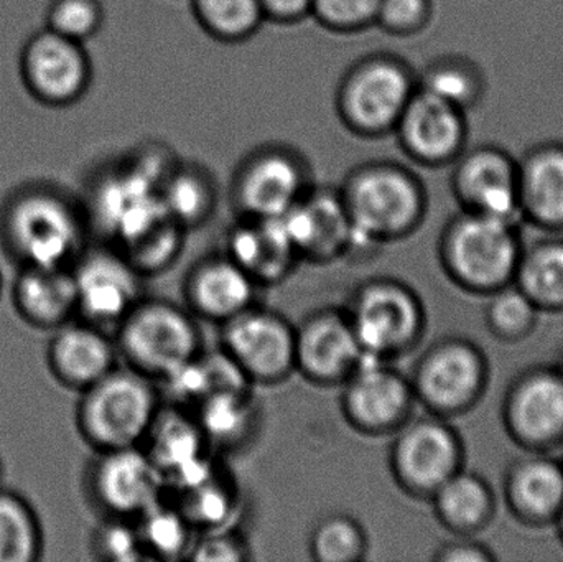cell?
Instances as JSON below:
<instances>
[{
    "instance_id": "obj_1",
    "label": "cell",
    "mask_w": 563,
    "mask_h": 562,
    "mask_svg": "<svg viewBox=\"0 0 563 562\" xmlns=\"http://www.w3.org/2000/svg\"><path fill=\"white\" fill-rule=\"evenodd\" d=\"M340 197L353 227L354 247L402 240L426 213L422 184L399 165L357 168L344 181Z\"/></svg>"
},
{
    "instance_id": "obj_2",
    "label": "cell",
    "mask_w": 563,
    "mask_h": 562,
    "mask_svg": "<svg viewBox=\"0 0 563 562\" xmlns=\"http://www.w3.org/2000/svg\"><path fill=\"white\" fill-rule=\"evenodd\" d=\"M115 345L125 366L155 383L207 349L197 317L158 297H144L119 323Z\"/></svg>"
},
{
    "instance_id": "obj_3",
    "label": "cell",
    "mask_w": 563,
    "mask_h": 562,
    "mask_svg": "<svg viewBox=\"0 0 563 562\" xmlns=\"http://www.w3.org/2000/svg\"><path fill=\"white\" fill-rule=\"evenodd\" d=\"M162 405L157 383L122 366L86 388L79 422L88 441L101 452L139 448Z\"/></svg>"
},
{
    "instance_id": "obj_4",
    "label": "cell",
    "mask_w": 563,
    "mask_h": 562,
    "mask_svg": "<svg viewBox=\"0 0 563 562\" xmlns=\"http://www.w3.org/2000/svg\"><path fill=\"white\" fill-rule=\"evenodd\" d=\"M344 310L366 359L393 362L409 352L422 332L419 297L394 277H373L357 284Z\"/></svg>"
},
{
    "instance_id": "obj_5",
    "label": "cell",
    "mask_w": 563,
    "mask_h": 562,
    "mask_svg": "<svg viewBox=\"0 0 563 562\" xmlns=\"http://www.w3.org/2000/svg\"><path fill=\"white\" fill-rule=\"evenodd\" d=\"M220 329V349L254 386L295 375V326L277 310L260 302Z\"/></svg>"
},
{
    "instance_id": "obj_6",
    "label": "cell",
    "mask_w": 563,
    "mask_h": 562,
    "mask_svg": "<svg viewBox=\"0 0 563 562\" xmlns=\"http://www.w3.org/2000/svg\"><path fill=\"white\" fill-rule=\"evenodd\" d=\"M419 81L404 63L373 58L347 73L340 91L344 122L361 134L393 131L406 111Z\"/></svg>"
},
{
    "instance_id": "obj_7",
    "label": "cell",
    "mask_w": 563,
    "mask_h": 562,
    "mask_svg": "<svg viewBox=\"0 0 563 562\" xmlns=\"http://www.w3.org/2000/svg\"><path fill=\"white\" fill-rule=\"evenodd\" d=\"M340 388L341 415L357 434L394 436L410 421L416 395L410 379L393 368L390 362L364 360Z\"/></svg>"
},
{
    "instance_id": "obj_8",
    "label": "cell",
    "mask_w": 563,
    "mask_h": 562,
    "mask_svg": "<svg viewBox=\"0 0 563 562\" xmlns=\"http://www.w3.org/2000/svg\"><path fill=\"white\" fill-rule=\"evenodd\" d=\"M364 360L344 307H321L295 326V375L311 385L341 386Z\"/></svg>"
},
{
    "instance_id": "obj_9",
    "label": "cell",
    "mask_w": 563,
    "mask_h": 562,
    "mask_svg": "<svg viewBox=\"0 0 563 562\" xmlns=\"http://www.w3.org/2000/svg\"><path fill=\"white\" fill-rule=\"evenodd\" d=\"M445 257L452 273L466 284L505 283L518 261L512 221L468 211L446 233Z\"/></svg>"
},
{
    "instance_id": "obj_10",
    "label": "cell",
    "mask_w": 563,
    "mask_h": 562,
    "mask_svg": "<svg viewBox=\"0 0 563 562\" xmlns=\"http://www.w3.org/2000/svg\"><path fill=\"white\" fill-rule=\"evenodd\" d=\"M459 444L442 422L409 421L394 434L389 469L397 487L412 497L433 495L455 475Z\"/></svg>"
},
{
    "instance_id": "obj_11",
    "label": "cell",
    "mask_w": 563,
    "mask_h": 562,
    "mask_svg": "<svg viewBox=\"0 0 563 562\" xmlns=\"http://www.w3.org/2000/svg\"><path fill=\"white\" fill-rule=\"evenodd\" d=\"M453 191L468 211L515 221L519 203L518 158L501 145L466 147L453 162Z\"/></svg>"
},
{
    "instance_id": "obj_12",
    "label": "cell",
    "mask_w": 563,
    "mask_h": 562,
    "mask_svg": "<svg viewBox=\"0 0 563 562\" xmlns=\"http://www.w3.org/2000/svg\"><path fill=\"white\" fill-rule=\"evenodd\" d=\"M141 448L164 475L168 494L197 484L221 462L194 415L168 405H162Z\"/></svg>"
},
{
    "instance_id": "obj_13",
    "label": "cell",
    "mask_w": 563,
    "mask_h": 562,
    "mask_svg": "<svg viewBox=\"0 0 563 562\" xmlns=\"http://www.w3.org/2000/svg\"><path fill=\"white\" fill-rule=\"evenodd\" d=\"M75 277L78 309L92 326L119 327L144 299V277L115 247L92 251L79 263Z\"/></svg>"
},
{
    "instance_id": "obj_14",
    "label": "cell",
    "mask_w": 563,
    "mask_h": 562,
    "mask_svg": "<svg viewBox=\"0 0 563 562\" xmlns=\"http://www.w3.org/2000/svg\"><path fill=\"white\" fill-rule=\"evenodd\" d=\"M280 220L300 263L333 264L354 250V231L340 190L310 188Z\"/></svg>"
},
{
    "instance_id": "obj_15",
    "label": "cell",
    "mask_w": 563,
    "mask_h": 562,
    "mask_svg": "<svg viewBox=\"0 0 563 562\" xmlns=\"http://www.w3.org/2000/svg\"><path fill=\"white\" fill-rule=\"evenodd\" d=\"M92 492L111 518L135 521L168 488L157 465L139 445L101 452L92 469Z\"/></svg>"
},
{
    "instance_id": "obj_16",
    "label": "cell",
    "mask_w": 563,
    "mask_h": 562,
    "mask_svg": "<svg viewBox=\"0 0 563 562\" xmlns=\"http://www.w3.org/2000/svg\"><path fill=\"white\" fill-rule=\"evenodd\" d=\"M13 246L32 267H65L81 241L78 218L58 198L32 195L10 217Z\"/></svg>"
},
{
    "instance_id": "obj_17",
    "label": "cell",
    "mask_w": 563,
    "mask_h": 562,
    "mask_svg": "<svg viewBox=\"0 0 563 562\" xmlns=\"http://www.w3.org/2000/svg\"><path fill=\"white\" fill-rule=\"evenodd\" d=\"M468 112L417 89L396 129L407 154L429 167L450 165L468 142Z\"/></svg>"
},
{
    "instance_id": "obj_18",
    "label": "cell",
    "mask_w": 563,
    "mask_h": 562,
    "mask_svg": "<svg viewBox=\"0 0 563 562\" xmlns=\"http://www.w3.org/2000/svg\"><path fill=\"white\" fill-rule=\"evenodd\" d=\"M303 167L285 152L251 157L234 178L233 205L238 218H280L310 190Z\"/></svg>"
},
{
    "instance_id": "obj_19",
    "label": "cell",
    "mask_w": 563,
    "mask_h": 562,
    "mask_svg": "<svg viewBox=\"0 0 563 562\" xmlns=\"http://www.w3.org/2000/svg\"><path fill=\"white\" fill-rule=\"evenodd\" d=\"M263 287L227 253L201 257L184 283L185 307L205 322H230L260 304Z\"/></svg>"
},
{
    "instance_id": "obj_20",
    "label": "cell",
    "mask_w": 563,
    "mask_h": 562,
    "mask_svg": "<svg viewBox=\"0 0 563 562\" xmlns=\"http://www.w3.org/2000/svg\"><path fill=\"white\" fill-rule=\"evenodd\" d=\"M223 253L263 289L284 283L300 264L280 218H238L228 231Z\"/></svg>"
},
{
    "instance_id": "obj_21",
    "label": "cell",
    "mask_w": 563,
    "mask_h": 562,
    "mask_svg": "<svg viewBox=\"0 0 563 562\" xmlns=\"http://www.w3.org/2000/svg\"><path fill=\"white\" fill-rule=\"evenodd\" d=\"M478 383V359L459 343L427 353L410 379L416 399L433 411H452L465 405L475 395Z\"/></svg>"
},
{
    "instance_id": "obj_22",
    "label": "cell",
    "mask_w": 563,
    "mask_h": 562,
    "mask_svg": "<svg viewBox=\"0 0 563 562\" xmlns=\"http://www.w3.org/2000/svg\"><path fill=\"white\" fill-rule=\"evenodd\" d=\"M205 439L220 458L251 445L261 428L260 401L254 388L221 392L191 411Z\"/></svg>"
},
{
    "instance_id": "obj_23",
    "label": "cell",
    "mask_w": 563,
    "mask_h": 562,
    "mask_svg": "<svg viewBox=\"0 0 563 562\" xmlns=\"http://www.w3.org/2000/svg\"><path fill=\"white\" fill-rule=\"evenodd\" d=\"M25 63L32 85L53 101L76 98L88 81V62L78 43L53 30L30 43Z\"/></svg>"
},
{
    "instance_id": "obj_24",
    "label": "cell",
    "mask_w": 563,
    "mask_h": 562,
    "mask_svg": "<svg viewBox=\"0 0 563 562\" xmlns=\"http://www.w3.org/2000/svg\"><path fill=\"white\" fill-rule=\"evenodd\" d=\"M521 211L544 224H563V142L532 145L518 158Z\"/></svg>"
},
{
    "instance_id": "obj_25",
    "label": "cell",
    "mask_w": 563,
    "mask_h": 562,
    "mask_svg": "<svg viewBox=\"0 0 563 562\" xmlns=\"http://www.w3.org/2000/svg\"><path fill=\"white\" fill-rule=\"evenodd\" d=\"M118 356L115 342L92 323L63 330L52 349L56 373L69 385L85 389L118 368Z\"/></svg>"
},
{
    "instance_id": "obj_26",
    "label": "cell",
    "mask_w": 563,
    "mask_h": 562,
    "mask_svg": "<svg viewBox=\"0 0 563 562\" xmlns=\"http://www.w3.org/2000/svg\"><path fill=\"white\" fill-rule=\"evenodd\" d=\"M170 495L198 533L233 527L243 505L240 484L223 461L197 484Z\"/></svg>"
},
{
    "instance_id": "obj_27",
    "label": "cell",
    "mask_w": 563,
    "mask_h": 562,
    "mask_svg": "<svg viewBox=\"0 0 563 562\" xmlns=\"http://www.w3.org/2000/svg\"><path fill=\"white\" fill-rule=\"evenodd\" d=\"M148 561H187L198 531L170 494L135 520Z\"/></svg>"
},
{
    "instance_id": "obj_28",
    "label": "cell",
    "mask_w": 563,
    "mask_h": 562,
    "mask_svg": "<svg viewBox=\"0 0 563 562\" xmlns=\"http://www.w3.org/2000/svg\"><path fill=\"white\" fill-rule=\"evenodd\" d=\"M16 293L23 312L42 326L62 322L78 309L75 277L65 267H30Z\"/></svg>"
},
{
    "instance_id": "obj_29",
    "label": "cell",
    "mask_w": 563,
    "mask_h": 562,
    "mask_svg": "<svg viewBox=\"0 0 563 562\" xmlns=\"http://www.w3.org/2000/svg\"><path fill=\"white\" fill-rule=\"evenodd\" d=\"M419 88L470 112L485 101L488 76L483 66L468 56H442L423 71Z\"/></svg>"
},
{
    "instance_id": "obj_30",
    "label": "cell",
    "mask_w": 563,
    "mask_h": 562,
    "mask_svg": "<svg viewBox=\"0 0 563 562\" xmlns=\"http://www.w3.org/2000/svg\"><path fill=\"white\" fill-rule=\"evenodd\" d=\"M516 426L528 438L542 441L563 431V382L534 376L519 388L512 405Z\"/></svg>"
},
{
    "instance_id": "obj_31",
    "label": "cell",
    "mask_w": 563,
    "mask_h": 562,
    "mask_svg": "<svg viewBox=\"0 0 563 562\" xmlns=\"http://www.w3.org/2000/svg\"><path fill=\"white\" fill-rule=\"evenodd\" d=\"M161 197L168 217L187 231L207 223L217 205L210 181L195 170L174 172L165 178Z\"/></svg>"
},
{
    "instance_id": "obj_32",
    "label": "cell",
    "mask_w": 563,
    "mask_h": 562,
    "mask_svg": "<svg viewBox=\"0 0 563 562\" xmlns=\"http://www.w3.org/2000/svg\"><path fill=\"white\" fill-rule=\"evenodd\" d=\"M367 535L350 515L321 518L308 538L310 557L318 562H360L366 558Z\"/></svg>"
},
{
    "instance_id": "obj_33",
    "label": "cell",
    "mask_w": 563,
    "mask_h": 562,
    "mask_svg": "<svg viewBox=\"0 0 563 562\" xmlns=\"http://www.w3.org/2000/svg\"><path fill=\"white\" fill-rule=\"evenodd\" d=\"M201 25L221 40L253 35L264 20L261 0H194Z\"/></svg>"
},
{
    "instance_id": "obj_34",
    "label": "cell",
    "mask_w": 563,
    "mask_h": 562,
    "mask_svg": "<svg viewBox=\"0 0 563 562\" xmlns=\"http://www.w3.org/2000/svg\"><path fill=\"white\" fill-rule=\"evenodd\" d=\"M188 231L172 218L158 224L154 230L135 241L128 250L119 251L128 257L129 263L137 269L144 279L158 276L170 269L185 246V236Z\"/></svg>"
},
{
    "instance_id": "obj_35",
    "label": "cell",
    "mask_w": 563,
    "mask_h": 562,
    "mask_svg": "<svg viewBox=\"0 0 563 562\" xmlns=\"http://www.w3.org/2000/svg\"><path fill=\"white\" fill-rule=\"evenodd\" d=\"M437 510L453 527H473L485 517L488 495L476 478L453 475L433 494Z\"/></svg>"
},
{
    "instance_id": "obj_36",
    "label": "cell",
    "mask_w": 563,
    "mask_h": 562,
    "mask_svg": "<svg viewBox=\"0 0 563 562\" xmlns=\"http://www.w3.org/2000/svg\"><path fill=\"white\" fill-rule=\"evenodd\" d=\"M515 497L519 507L536 515H548L561 507L563 474L551 462H531L516 474Z\"/></svg>"
},
{
    "instance_id": "obj_37",
    "label": "cell",
    "mask_w": 563,
    "mask_h": 562,
    "mask_svg": "<svg viewBox=\"0 0 563 562\" xmlns=\"http://www.w3.org/2000/svg\"><path fill=\"white\" fill-rule=\"evenodd\" d=\"M35 521L22 502L0 495V562H25L35 554Z\"/></svg>"
},
{
    "instance_id": "obj_38",
    "label": "cell",
    "mask_w": 563,
    "mask_h": 562,
    "mask_svg": "<svg viewBox=\"0 0 563 562\" xmlns=\"http://www.w3.org/2000/svg\"><path fill=\"white\" fill-rule=\"evenodd\" d=\"M521 280L529 299L563 302V244L536 250L522 266Z\"/></svg>"
},
{
    "instance_id": "obj_39",
    "label": "cell",
    "mask_w": 563,
    "mask_h": 562,
    "mask_svg": "<svg viewBox=\"0 0 563 562\" xmlns=\"http://www.w3.org/2000/svg\"><path fill=\"white\" fill-rule=\"evenodd\" d=\"M253 560V548L243 531L233 527L198 533L187 561L246 562Z\"/></svg>"
},
{
    "instance_id": "obj_40",
    "label": "cell",
    "mask_w": 563,
    "mask_h": 562,
    "mask_svg": "<svg viewBox=\"0 0 563 562\" xmlns=\"http://www.w3.org/2000/svg\"><path fill=\"white\" fill-rule=\"evenodd\" d=\"M95 551L109 562L148 561L135 521L111 518L95 537Z\"/></svg>"
},
{
    "instance_id": "obj_41",
    "label": "cell",
    "mask_w": 563,
    "mask_h": 562,
    "mask_svg": "<svg viewBox=\"0 0 563 562\" xmlns=\"http://www.w3.org/2000/svg\"><path fill=\"white\" fill-rule=\"evenodd\" d=\"M380 0H313L311 13L333 30H356L376 22Z\"/></svg>"
},
{
    "instance_id": "obj_42",
    "label": "cell",
    "mask_w": 563,
    "mask_h": 562,
    "mask_svg": "<svg viewBox=\"0 0 563 562\" xmlns=\"http://www.w3.org/2000/svg\"><path fill=\"white\" fill-rule=\"evenodd\" d=\"M101 23V10L95 0H58L52 10L53 32L78 40L92 35Z\"/></svg>"
},
{
    "instance_id": "obj_43",
    "label": "cell",
    "mask_w": 563,
    "mask_h": 562,
    "mask_svg": "<svg viewBox=\"0 0 563 562\" xmlns=\"http://www.w3.org/2000/svg\"><path fill=\"white\" fill-rule=\"evenodd\" d=\"M432 16V0H380L376 22L396 35L420 32Z\"/></svg>"
},
{
    "instance_id": "obj_44",
    "label": "cell",
    "mask_w": 563,
    "mask_h": 562,
    "mask_svg": "<svg viewBox=\"0 0 563 562\" xmlns=\"http://www.w3.org/2000/svg\"><path fill=\"white\" fill-rule=\"evenodd\" d=\"M531 300L526 294L505 293L493 304V320L499 327L515 330L526 326L531 320Z\"/></svg>"
},
{
    "instance_id": "obj_45",
    "label": "cell",
    "mask_w": 563,
    "mask_h": 562,
    "mask_svg": "<svg viewBox=\"0 0 563 562\" xmlns=\"http://www.w3.org/2000/svg\"><path fill=\"white\" fill-rule=\"evenodd\" d=\"M264 15L277 22H295L311 13L313 0H261Z\"/></svg>"
},
{
    "instance_id": "obj_46",
    "label": "cell",
    "mask_w": 563,
    "mask_h": 562,
    "mask_svg": "<svg viewBox=\"0 0 563 562\" xmlns=\"http://www.w3.org/2000/svg\"><path fill=\"white\" fill-rule=\"evenodd\" d=\"M440 561H485L488 558L476 551L475 548L468 547H450L437 554Z\"/></svg>"
}]
</instances>
